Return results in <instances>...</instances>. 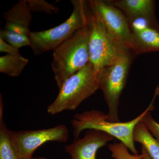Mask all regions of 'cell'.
<instances>
[{"label":"cell","instance_id":"cell-1","mask_svg":"<svg viewBox=\"0 0 159 159\" xmlns=\"http://www.w3.org/2000/svg\"><path fill=\"white\" fill-rule=\"evenodd\" d=\"M159 94V89H156L153 98L148 107L139 116L128 122H110L107 119V114L97 110L75 114L71 122L74 138H79L81 132L85 129L102 131L125 144L134 154H139L133 139L134 128L145 114L153 110L155 100Z\"/></svg>","mask_w":159,"mask_h":159},{"label":"cell","instance_id":"cell-2","mask_svg":"<svg viewBox=\"0 0 159 159\" xmlns=\"http://www.w3.org/2000/svg\"><path fill=\"white\" fill-rule=\"evenodd\" d=\"M88 24L76 31L53 52L51 68L60 89L69 77L90 62Z\"/></svg>","mask_w":159,"mask_h":159},{"label":"cell","instance_id":"cell-3","mask_svg":"<svg viewBox=\"0 0 159 159\" xmlns=\"http://www.w3.org/2000/svg\"><path fill=\"white\" fill-rule=\"evenodd\" d=\"M90 62L65 82L56 99L47 108L53 116L65 111H74L99 89L98 80Z\"/></svg>","mask_w":159,"mask_h":159},{"label":"cell","instance_id":"cell-4","mask_svg":"<svg viewBox=\"0 0 159 159\" xmlns=\"http://www.w3.org/2000/svg\"><path fill=\"white\" fill-rule=\"evenodd\" d=\"M86 12L90 28V62L97 74L106 66L132 51L123 48L111 36L89 1H86Z\"/></svg>","mask_w":159,"mask_h":159},{"label":"cell","instance_id":"cell-5","mask_svg":"<svg viewBox=\"0 0 159 159\" xmlns=\"http://www.w3.org/2000/svg\"><path fill=\"white\" fill-rule=\"evenodd\" d=\"M134 55L136 54L133 52L126 53L97 73L99 89L102 90L108 107L107 119L110 122H120L119 117L120 98L126 84Z\"/></svg>","mask_w":159,"mask_h":159},{"label":"cell","instance_id":"cell-6","mask_svg":"<svg viewBox=\"0 0 159 159\" xmlns=\"http://www.w3.org/2000/svg\"><path fill=\"white\" fill-rule=\"evenodd\" d=\"M71 3L73 11L64 22L48 30L31 32L30 47L34 55L54 51L76 31L87 25L86 1L72 0Z\"/></svg>","mask_w":159,"mask_h":159},{"label":"cell","instance_id":"cell-7","mask_svg":"<svg viewBox=\"0 0 159 159\" xmlns=\"http://www.w3.org/2000/svg\"><path fill=\"white\" fill-rule=\"evenodd\" d=\"M6 23L0 31V38L19 49L31 46L29 29L32 16L27 0H20L4 13Z\"/></svg>","mask_w":159,"mask_h":159},{"label":"cell","instance_id":"cell-8","mask_svg":"<svg viewBox=\"0 0 159 159\" xmlns=\"http://www.w3.org/2000/svg\"><path fill=\"white\" fill-rule=\"evenodd\" d=\"M108 33L117 42L134 52V37L127 18L111 1L90 0Z\"/></svg>","mask_w":159,"mask_h":159},{"label":"cell","instance_id":"cell-9","mask_svg":"<svg viewBox=\"0 0 159 159\" xmlns=\"http://www.w3.org/2000/svg\"><path fill=\"white\" fill-rule=\"evenodd\" d=\"M20 159H34V152L47 142H66L69 137L68 129L61 124L36 130H11Z\"/></svg>","mask_w":159,"mask_h":159},{"label":"cell","instance_id":"cell-10","mask_svg":"<svg viewBox=\"0 0 159 159\" xmlns=\"http://www.w3.org/2000/svg\"><path fill=\"white\" fill-rule=\"evenodd\" d=\"M114 139L102 131L89 129L83 138L75 139L72 143L66 145L65 150L70 156V159H96L99 148Z\"/></svg>","mask_w":159,"mask_h":159},{"label":"cell","instance_id":"cell-11","mask_svg":"<svg viewBox=\"0 0 159 159\" xmlns=\"http://www.w3.org/2000/svg\"><path fill=\"white\" fill-rule=\"evenodd\" d=\"M111 2L124 13L129 24L142 20L148 25L159 30L154 0H114Z\"/></svg>","mask_w":159,"mask_h":159},{"label":"cell","instance_id":"cell-12","mask_svg":"<svg viewBox=\"0 0 159 159\" xmlns=\"http://www.w3.org/2000/svg\"><path fill=\"white\" fill-rule=\"evenodd\" d=\"M134 37L133 51L136 55L159 51V30L138 20L130 24Z\"/></svg>","mask_w":159,"mask_h":159},{"label":"cell","instance_id":"cell-13","mask_svg":"<svg viewBox=\"0 0 159 159\" xmlns=\"http://www.w3.org/2000/svg\"><path fill=\"white\" fill-rule=\"evenodd\" d=\"M133 139L147 151L152 159H159V142L149 132L142 120L134 128Z\"/></svg>","mask_w":159,"mask_h":159},{"label":"cell","instance_id":"cell-14","mask_svg":"<svg viewBox=\"0 0 159 159\" xmlns=\"http://www.w3.org/2000/svg\"><path fill=\"white\" fill-rule=\"evenodd\" d=\"M28 62L29 60L20 54H6L0 57V72L10 77H18Z\"/></svg>","mask_w":159,"mask_h":159},{"label":"cell","instance_id":"cell-15","mask_svg":"<svg viewBox=\"0 0 159 159\" xmlns=\"http://www.w3.org/2000/svg\"><path fill=\"white\" fill-rule=\"evenodd\" d=\"M0 159H20L11 130L7 128L3 119H0Z\"/></svg>","mask_w":159,"mask_h":159},{"label":"cell","instance_id":"cell-16","mask_svg":"<svg viewBox=\"0 0 159 159\" xmlns=\"http://www.w3.org/2000/svg\"><path fill=\"white\" fill-rule=\"evenodd\" d=\"M108 149L111 157L114 159H143L142 154L132 155L129 152V148L122 142H115L109 145Z\"/></svg>","mask_w":159,"mask_h":159},{"label":"cell","instance_id":"cell-17","mask_svg":"<svg viewBox=\"0 0 159 159\" xmlns=\"http://www.w3.org/2000/svg\"><path fill=\"white\" fill-rule=\"evenodd\" d=\"M29 9L34 12H45L48 14L59 13V8L44 0H27Z\"/></svg>","mask_w":159,"mask_h":159},{"label":"cell","instance_id":"cell-18","mask_svg":"<svg viewBox=\"0 0 159 159\" xmlns=\"http://www.w3.org/2000/svg\"><path fill=\"white\" fill-rule=\"evenodd\" d=\"M150 112L145 114L142 121L149 132L159 142V123L154 119Z\"/></svg>","mask_w":159,"mask_h":159},{"label":"cell","instance_id":"cell-19","mask_svg":"<svg viewBox=\"0 0 159 159\" xmlns=\"http://www.w3.org/2000/svg\"><path fill=\"white\" fill-rule=\"evenodd\" d=\"M20 51L19 49L0 38V52H5L9 54H20Z\"/></svg>","mask_w":159,"mask_h":159},{"label":"cell","instance_id":"cell-20","mask_svg":"<svg viewBox=\"0 0 159 159\" xmlns=\"http://www.w3.org/2000/svg\"><path fill=\"white\" fill-rule=\"evenodd\" d=\"M142 154L143 156V159H152L149 156L147 151L143 147H142Z\"/></svg>","mask_w":159,"mask_h":159},{"label":"cell","instance_id":"cell-21","mask_svg":"<svg viewBox=\"0 0 159 159\" xmlns=\"http://www.w3.org/2000/svg\"><path fill=\"white\" fill-rule=\"evenodd\" d=\"M34 159H50L47 158L45 157H34Z\"/></svg>","mask_w":159,"mask_h":159}]
</instances>
